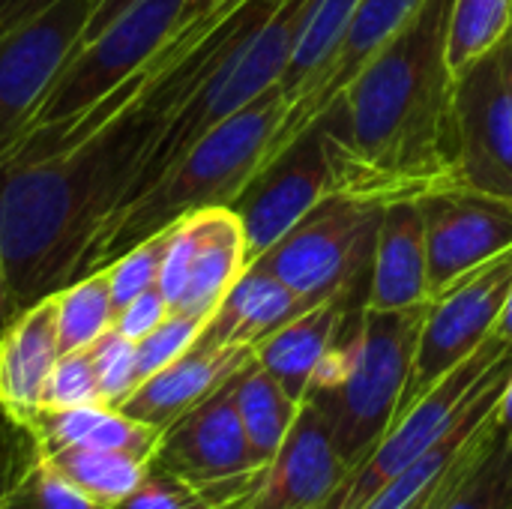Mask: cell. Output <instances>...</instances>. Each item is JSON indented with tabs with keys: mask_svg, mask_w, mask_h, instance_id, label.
Returning a JSON list of instances; mask_svg holds the SVG:
<instances>
[{
	"mask_svg": "<svg viewBox=\"0 0 512 509\" xmlns=\"http://www.w3.org/2000/svg\"><path fill=\"white\" fill-rule=\"evenodd\" d=\"M453 0H426L318 120L333 195L375 207L459 189Z\"/></svg>",
	"mask_w": 512,
	"mask_h": 509,
	"instance_id": "obj_1",
	"label": "cell"
},
{
	"mask_svg": "<svg viewBox=\"0 0 512 509\" xmlns=\"http://www.w3.org/2000/svg\"><path fill=\"white\" fill-rule=\"evenodd\" d=\"M159 126L162 120L120 111L66 153L0 159L3 327L81 279L93 240L120 210Z\"/></svg>",
	"mask_w": 512,
	"mask_h": 509,
	"instance_id": "obj_2",
	"label": "cell"
},
{
	"mask_svg": "<svg viewBox=\"0 0 512 509\" xmlns=\"http://www.w3.org/2000/svg\"><path fill=\"white\" fill-rule=\"evenodd\" d=\"M285 111L288 93L279 81L246 108L213 126L144 195H138L132 204L108 219L87 252L81 276L108 267L132 246L144 243L147 237L165 231L195 210L231 207L252 183Z\"/></svg>",
	"mask_w": 512,
	"mask_h": 509,
	"instance_id": "obj_3",
	"label": "cell"
},
{
	"mask_svg": "<svg viewBox=\"0 0 512 509\" xmlns=\"http://www.w3.org/2000/svg\"><path fill=\"white\" fill-rule=\"evenodd\" d=\"M426 312L429 303L396 312H372L363 306L345 381L330 393L309 396V402L327 414L336 450L348 474H354L375 453L393 426Z\"/></svg>",
	"mask_w": 512,
	"mask_h": 509,
	"instance_id": "obj_4",
	"label": "cell"
},
{
	"mask_svg": "<svg viewBox=\"0 0 512 509\" xmlns=\"http://www.w3.org/2000/svg\"><path fill=\"white\" fill-rule=\"evenodd\" d=\"M512 366V342L489 336L468 360L447 372L417 405H411L381 438L375 453L333 492V509H363L381 486L432 450L474 405V399Z\"/></svg>",
	"mask_w": 512,
	"mask_h": 509,
	"instance_id": "obj_5",
	"label": "cell"
},
{
	"mask_svg": "<svg viewBox=\"0 0 512 509\" xmlns=\"http://www.w3.org/2000/svg\"><path fill=\"white\" fill-rule=\"evenodd\" d=\"M381 213L384 207L327 195L249 267L276 276L312 303L351 294L366 267H372Z\"/></svg>",
	"mask_w": 512,
	"mask_h": 509,
	"instance_id": "obj_6",
	"label": "cell"
},
{
	"mask_svg": "<svg viewBox=\"0 0 512 509\" xmlns=\"http://www.w3.org/2000/svg\"><path fill=\"white\" fill-rule=\"evenodd\" d=\"M183 3L186 0H135L102 33L78 45L30 117L27 132L69 123L126 84L174 33Z\"/></svg>",
	"mask_w": 512,
	"mask_h": 509,
	"instance_id": "obj_7",
	"label": "cell"
},
{
	"mask_svg": "<svg viewBox=\"0 0 512 509\" xmlns=\"http://www.w3.org/2000/svg\"><path fill=\"white\" fill-rule=\"evenodd\" d=\"M510 291L512 249H507L453 282L429 303L411 375L393 423L492 336Z\"/></svg>",
	"mask_w": 512,
	"mask_h": 509,
	"instance_id": "obj_8",
	"label": "cell"
},
{
	"mask_svg": "<svg viewBox=\"0 0 512 509\" xmlns=\"http://www.w3.org/2000/svg\"><path fill=\"white\" fill-rule=\"evenodd\" d=\"M456 132L462 186L512 198V24L456 72Z\"/></svg>",
	"mask_w": 512,
	"mask_h": 509,
	"instance_id": "obj_9",
	"label": "cell"
},
{
	"mask_svg": "<svg viewBox=\"0 0 512 509\" xmlns=\"http://www.w3.org/2000/svg\"><path fill=\"white\" fill-rule=\"evenodd\" d=\"M96 0H57L0 36V156L27 132L30 117L78 48Z\"/></svg>",
	"mask_w": 512,
	"mask_h": 509,
	"instance_id": "obj_10",
	"label": "cell"
},
{
	"mask_svg": "<svg viewBox=\"0 0 512 509\" xmlns=\"http://www.w3.org/2000/svg\"><path fill=\"white\" fill-rule=\"evenodd\" d=\"M234 378L225 381L204 402H198L192 411L177 417L168 429H162V438L150 459L153 465L195 486L201 498L252 471L267 468L255 459L240 423Z\"/></svg>",
	"mask_w": 512,
	"mask_h": 509,
	"instance_id": "obj_11",
	"label": "cell"
},
{
	"mask_svg": "<svg viewBox=\"0 0 512 509\" xmlns=\"http://www.w3.org/2000/svg\"><path fill=\"white\" fill-rule=\"evenodd\" d=\"M327 195H333V174L321 129L315 126L285 153H279L267 168H261L243 195L231 204L243 222L249 264L273 249Z\"/></svg>",
	"mask_w": 512,
	"mask_h": 509,
	"instance_id": "obj_12",
	"label": "cell"
},
{
	"mask_svg": "<svg viewBox=\"0 0 512 509\" xmlns=\"http://www.w3.org/2000/svg\"><path fill=\"white\" fill-rule=\"evenodd\" d=\"M420 207L432 300L480 264L512 249V198L459 186L423 198Z\"/></svg>",
	"mask_w": 512,
	"mask_h": 509,
	"instance_id": "obj_13",
	"label": "cell"
},
{
	"mask_svg": "<svg viewBox=\"0 0 512 509\" xmlns=\"http://www.w3.org/2000/svg\"><path fill=\"white\" fill-rule=\"evenodd\" d=\"M423 3L426 0H360L330 63L291 96L288 111H285L258 171L267 168L279 153H285L300 135H306L309 129L318 126V120L339 102V96L363 72V66L417 15V9Z\"/></svg>",
	"mask_w": 512,
	"mask_h": 509,
	"instance_id": "obj_14",
	"label": "cell"
},
{
	"mask_svg": "<svg viewBox=\"0 0 512 509\" xmlns=\"http://www.w3.org/2000/svg\"><path fill=\"white\" fill-rule=\"evenodd\" d=\"M348 477L327 414L303 402L279 453L264 468L249 509H318Z\"/></svg>",
	"mask_w": 512,
	"mask_h": 509,
	"instance_id": "obj_15",
	"label": "cell"
},
{
	"mask_svg": "<svg viewBox=\"0 0 512 509\" xmlns=\"http://www.w3.org/2000/svg\"><path fill=\"white\" fill-rule=\"evenodd\" d=\"M252 360H255V348H240V345L210 348L195 342L180 360L141 381L135 393L120 405V411L162 432L177 417H183L198 402H204L210 393H216L237 372H243Z\"/></svg>",
	"mask_w": 512,
	"mask_h": 509,
	"instance_id": "obj_16",
	"label": "cell"
},
{
	"mask_svg": "<svg viewBox=\"0 0 512 509\" xmlns=\"http://www.w3.org/2000/svg\"><path fill=\"white\" fill-rule=\"evenodd\" d=\"M60 357L54 297L18 312L0 333V408L27 429L42 411L45 381Z\"/></svg>",
	"mask_w": 512,
	"mask_h": 509,
	"instance_id": "obj_17",
	"label": "cell"
},
{
	"mask_svg": "<svg viewBox=\"0 0 512 509\" xmlns=\"http://www.w3.org/2000/svg\"><path fill=\"white\" fill-rule=\"evenodd\" d=\"M423 303H432L423 207L420 201H396L381 213L363 306L372 312H396Z\"/></svg>",
	"mask_w": 512,
	"mask_h": 509,
	"instance_id": "obj_18",
	"label": "cell"
},
{
	"mask_svg": "<svg viewBox=\"0 0 512 509\" xmlns=\"http://www.w3.org/2000/svg\"><path fill=\"white\" fill-rule=\"evenodd\" d=\"M315 306L318 303L300 297L276 276H270L258 267H246L243 276L222 297L216 312L204 321L198 345L258 348L276 330H282L285 324H291L294 318H300L303 312H309Z\"/></svg>",
	"mask_w": 512,
	"mask_h": 509,
	"instance_id": "obj_19",
	"label": "cell"
},
{
	"mask_svg": "<svg viewBox=\"0 0 512 509\" xmlns=\"http://www.w3.org/2000/svg\"><path fill=\"white\" fill-rule=\"evenodd\" d=\"M33 438L36 456H51L66 447H90V450H120L138 459H153L156 444L162 438L159 429L126 417L120 408H108L102 402L81 408H42L33 423L24 429Z\"/></svg>",
	"mask_w": 512,
	"mask_h": 509,
	"instance_id": "obj_20",
	"label": "cell"
},
{
	"mask_svg": "<svg viewBox=\"0 0 512 509\" xmlns=\"http://www.w3.org/2000/svg\"><path fill=\"white\" fill-rule=\"evenodd\" d=\"M198 213V249L186 291L174 312L192 318H210L231 285L249 267L243 222L231 207H207Z\"/></svg>",
	"mask_w": 512,
	"mask_h": 509,
	"instance_id": "obj_21",
	"label": "cell"
},
{
	"mask_svg": "<svg viewBox=\"0 0 512 509\" xmlns=\"http://www.w3.org/2000/svg\"><path fill=\"white\" fill-rule=\"evenodd\" d=\"M348 297L351 294H336L318 303L315 309L303 312L255 348L258 366L267 369L294 402H306L312 375L342 327Z\"/></svg>",
	"mask_w": 512,
	"mask_h": 509,
	"instance_id": "obj_22",
	"label": "cell"
},
{
	"mask_svg": "<svg viewBox=\"0 0 512 509\" xmlns=\"http://www.w3.org/2000/svg\"><path fill=\"white\" fill-rule=\"evenodd\" d=\"M234 402L255 459L261 465H270L303 402H294L285 393V387L267 369L258 366V360H252L243 372H237Z\"/></svg>",
	"mask_w": 512,
	"mask_h": 509,
	"instance_id": "obj_23",
	"label": "cell"
},
{
	"mask_svg": "<svg viewBox=\"0 0 512 509\" xmlns=\"http://www.w3.org/2000/svg\"><path fill=\"white\" fill-rule=\"evenodd\" d=\"M42 459L66 483H72L78 492H84L87 498L108 509L126 501L150 468V459H138L120 450H90V447H66Z\"/></svg>",
	"mask_w": 512,
	"mask_h": 509,
	"instance_id": "obj_24",
	"label": "cell"
},
{
	"mask_svg": "<svg viewBox=\"0 0 512 509\" xmlns=\"http://www.w3.org/2000/svg\"><path fill=\"white\" fill-rule=\"evenodd\" d=\"M54 297L57 309V339H60V354L69 351H84L90 348L102 333L114 327V303L108 291V276L105 270H93L72 285L60 288Z\"/></svg>",
	"mask_w": 512,
	"mask_h": 509,
	"instance_id": "obj_25",
	"label": "cell"
},
{
	"mask_svg": "<svg viewBox=\"0 0 512 509\" xmlns=\"http://www.w3.org/2000/svg\"><path fill=\"white\" fill-rule=\"evenodd\" d=\"M512 24V0H453L447 60L459 72L486 54Z\"/></svg>",
	"mask_w": 512,
	"mask_h": 509,
	"instance_id": "obj_26",
	"label": "cell"
},
{
	"mask_svg": "<svg viewBox=\"0 0 512 509\" xmlns=\"http://www.w3.org/2000/svg\"><path fill=\"white\" fill-rule=\"evenodd\" d=\"M0 509H108L66 483L42 456H36L0 495Z\"/></svg>",
	"mask_w": 512,
	"mask_h": 509,
	"instance_id": "obj_27",
	"label": "cell"
},
{
	"mask_svg": "<svg viewBox=\"0 0 512 509\" xmlns=\"http://www.w3.org/2000/svg\"><path fill=\"white\" fill-rule=\"evenodd\" d=\"M441 509H512V444L501 435Z\"/></svg>",
	"mask_w": 512,
	"mask_h": 509,
	"instance_id": "obj_28",
	"label": "cell"
},
{
	"mask_svg": "<svg viewBox=\"0 0 512 509\" xmlns=\"http://www.w3.org/2000/svg\"><path fill=\"white\" fill-rule=\"evenodd\" d=\"M165 246H168V228L153 234V237H147L144 243L132 246L129 252L114 258L108 267H102L105 276H108V291H111L114 312H120L126 303H132L144 291L156 288Z\"/></svg>",
	"mask_w": 512,
	"mask_h": 509,
	"instance_id": "obj_29",
	"label": "cell"
},
{
	"mask_svg": "<svg viewBox=\"0 0 512 509\" xmlns=\"http://www.w3.org/2000/svg\"><path fill=\"white\" fill-rule=\"evenodd\" d=\"M96 384H99V399L108 408H120L132 390L138 387V372H135V342L120 336L114 327L102 333L90 348Z\"/></svg>",
	"mask_w": 512,
	"mask_h": 509,
	"instance_id": "obj_30",
	"label": "cell"
},
{
	"mask_svg": "<svg viewBox=\"0 0 512 509\" xmlns=\"http://www.w3.org/2000/svg\"><path fill=\"white\" fill-rule=\"evenodd\" d=\"M201 330H204V318H192V315L171 312L153 333H147L141 342H135V372H138V384L147 381L150 375H156L159 369L171 366L174 360H180L198 342Z\"/></svg>",
	"mask_w": 512,
	"mask_h": 509,
	"instance_id": "obj_31",
	"label": "cell"
},
{
	"mask_svg": "<svg viewBox=\"0 0 512 509\" xmlns=\"http://www.w3.org/2000/svg\"><path fill=\"white\" fill-rule=\"evenodd\" d=\"M99 399V384L93 372L90 351H69L60 354L42 393V408L60 411V408H81V405H96Z\"/></svg>",
	"mask_w": 512,
	"mask_h": 509,
	"instance_id": "obj_32",
	"label": "cell"
},
{
	"mask_svg": "<svg viewBox=\"0 0 512 509\" xmlns=\"http://www.w3.org/2000/svg\"><path fill=\"white\" fill-rule=\"evenodd\" d=\"M195 249H198V213H189V216L177 219L174 225H168V246H165L159 282H156L162 297L171 303V312L186 291L192 261H195Z\"/></svg>",
	"mask_w": 512,
	"mask_h": 509,
	"instance_id": "obj_33",
	"label": "cell"
},
{
	"mask_svg": "<svg viewBox=\"0 0 512 509\" xmlns=\"http://www.w3.org/2000/svg\"><path fill=\"white\" fill-rule=\"evenodd\" d=\"M201 504H204V498L195 486H189L186 480H180L150 462L138 489L114 509H195Z\"/></svg>",
	"mask_w": 512,
	"mask_h": 509,
	"instance_id": "obj_34",
	"label": "cell"
},
{
	"mask_svg": "<svg viewBox=\"0 0 512 509\" xmlns=\"http://www.w3.org/2000/svg\"><path fill=\"white\" fill-rule=\"evenodd\" d=\"M171 315V303L162 297L159 288L144 291L141 297H135L132 303H126L117 315H114V330L132 342H141L147 333H153L165 318Z\"/></svg>",
	"mask_w": 512,
	"mask_h": 509,
	"instance_id": "obj_35",
	"label": "cell"
},
{
	"mask_svg": "<svg viewBox=\"0 0 512 509\" xmlns=\"http://www.w3.org/2000/svg\"><path fill=\"white\" fill-rule=\"evenodd\" d=\"M57 0H0V36L21 27L24 21L36 18Z\"/></svg>",
	"mask_w": 512,
	"mask_h": 509,
	"instance_id": "obj_36",
	"label": "cell"
},
{
	"mask_svg": "<svg viewBox=\"0 0 512 509\" xmlns=\"http://www.w3.org/2000/svg\"><path fill=\"white\" fill-rule=\"evenodd\" d=\"M132 3H135V0H96V6H93V12H90V21H87V30H84V36H81L78 45H84V42H90L96 33H102V30H105L114 18H120Z\"/></svg>",
	"mask_w": 512,
	"mask_h": 509,
	"instance_id": "obj_37",
	"label": "cell"
},
{
	"mask_svg": "<svg viewBox=\"0 0 512 509\" xmlns=\"http://www.w3.org/2000/svg\"><path fill=\"white\" fill-rule=\"evenodd\" d=\"M495 423H498L501 435L512 444V375L510 381H507V387H504V393H501L498 408H495Z\"/></svg>",
	"mask_w": 512,
	"mask_h": 509,
	"instance_id": "obj_38",
	"label": "cell"
},
{
	"mask_svg": "<svg viewBox=\"0 0 512 509\" xmlns=\"http://www.w3.org/2000/svg\"><path fill=\"white\" fill-rule=\"evenodd\" d=\"M216 3H219V0H186V3H183V12H180V21H177V27H180V24H189V21L201 18V15H207ZM177 27H174V30H177Z\"/></svg>",
	"mask_w": 512,
	"mask_h": 509,
	"instance_id": "obj_39",
	"label": "cell"
},
{
	"mask_svg": "<svg viewBox=\"0 0 512 509\" xmlns=\"http://www.w3.org/2000/svg\"><path fill=\"white\" fill-rule=\"evenodd\" d=\"M492 336L501 339V342H512V291L510 297H507V303H504V312H501V318H498Z\"/></svg>",
	"mask_w": 512,
	"mask_h": 509,
	"instance_id": "obj_40",
	"label": "cell"
},
{
	"mask_svg": "<svg viewBox=\"0 0 512 509\" xmlns=\"http://www.w3.org/2000/svg\"><path fill=\"white\" fill-rule=\"evenodd\" d=\"M3 303H6V282H3V264H0V330H3Z\"/></svg>",
	"mask_w": 512,
	"mask_h": 509,
	"instance_id": "obj_41",
	"label": "cell"
},
{
	"mask_svg": "<svg viewBox=\"0 0 512 509\" xmlns=\"http://www.w3.org/2000/svg\"><path fill=\"white\" fill-rule=\"evenodd\" d=\"M195 509H225V507H216V504H207V501H204L201 507H195Z\"/></svg>",
	"mask_w": 512,
	"mask_h": 509,
	"instance_id": "obj_42",
	"label": "cell"
},
{
	"mask_svg": "<svg viewBox=\"0 0 512 509\" xmlns=\"http://www.w3.org/2000/svg\"><path fill=\"white\" fill-rule=\"evenodd\" d=\"M318 509H333V507H330V501H327V504H321V507H318Z\"/></svg>",
	"mask_w": 512,
	"mask_h": 509,
	"instance_id": "obj_43",
	"label": "cell"
}]
</instances>
